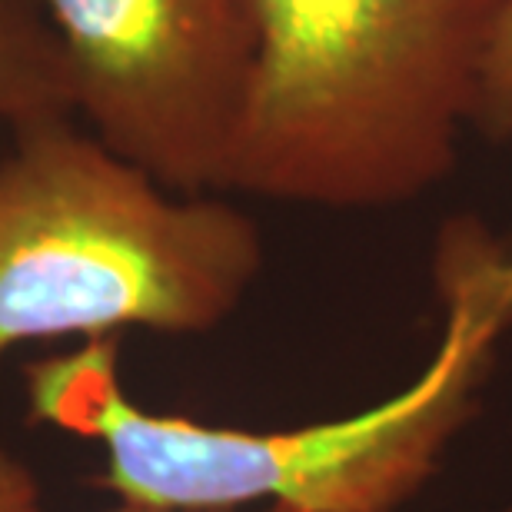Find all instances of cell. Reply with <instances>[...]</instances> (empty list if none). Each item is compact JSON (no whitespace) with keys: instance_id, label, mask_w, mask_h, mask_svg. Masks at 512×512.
<instances>
[{"instance_id":"8","label":"cell","mask_w":512,"mask_h":512,"mask_svg":"<svg viewBox=\"0 0 512 512\" xmlns=\"http://www.w3.org/2000/svg\"><path fill=\"white\" fill-rule=\"evenodd\" d=\"M110 512H183V509H153V506H133V503H120ZM266 512H283V509H266Z\"/></svg>"},{"instance_id":"1","label":"cell","mask_w":512,"mask_h":512,"mask_svg":"<svg viewBox=\"0 0 512 512\" xmlns=\"http://www.w3.org/2000/svg\"><path fill=\"white\" fill-rule=\"evenodd\" d=\"M433 290L443 306L436 356L413 386L360 416L256 433L147 413L120 383V340L100 336L24 366L30 423L104 446L97 483L120 503L396 512L469 423L499 343L512 333V243L469 213L446 220L433 247Z\"/></svg>"},{"instance_id":"4","label":"cell","mask_w":512,"mask_h":512,"mask_svg":"<svg viewBox=\"0 0 512 512\" xmlns=\"http://www.w3.org/2000/svg\"><path fill=\"white\" fill-rule=\"evenodd\" d=\"M77 120L173 193H223L256 64V0H37Z\"/></svg>"},{"instance_id":"2","label":"cell","mask_w":512,"mask_h":512,"mask_svg":"<svg viewBox=\"0 0 512 512\" xmlns=\"http://www.w3.org/2000/svg\"><path fill=\"white\" fill-rule=\"evenodd\" d=\"M512 0H256L223 193L386 210L436 190L473 130Z\"/></svg>"},{"instance_id":"7","label":"cell","mask_w":512,"mask_h":512,"mask_svg":"<svg viewBox=\"0 0 512 512\" xmlns=\"http://www.w3.org/2000/svg\"><path fill=\"white\" fill-rule=\"evenodd\" d=\"M0 512H40L37 476L7 449H0Z\"/></svg>"},{"instance_id":"6","label":"cell","mask_w":512,"mask_h":512,"mask_svg":"<svg viewBox=\"0 0 512 512\" xmlns=\"http://www.w3.org/2000/svg\"><path fill=\"white\" fill-rule=\"evenodd\" d=\"M473 130L489 140H512V7L489 54Z\"/></svg>"},{"instance_id":"3","label":"cell","mask_w":512,"mask_h":512,"mask_svg":"<svg viewBox=\"0 0 512 512\" xmlns=\"http://www.w3.org/2000/svg\"><path fill=\"white\" fill-rule=\"evenodd\" d=\"M0 157V356L120 330L210 333L263 270L256 223L173 193L77 117L10 133Z\"/></svg>"},{"instance_id":"5","label":"cell","mask_w":512,"mask_h":512,"mask_svg":"<svg viewBox=\"0 0 512 512\" xmlns=\"http://www.w3.org/2000/svg\"><path fill=\"white\" fill-rule=\"evenodd\" d=\"M77 117L70 70L37 0H0V124L10 133Z\"/></svg>"}]
</instances>
